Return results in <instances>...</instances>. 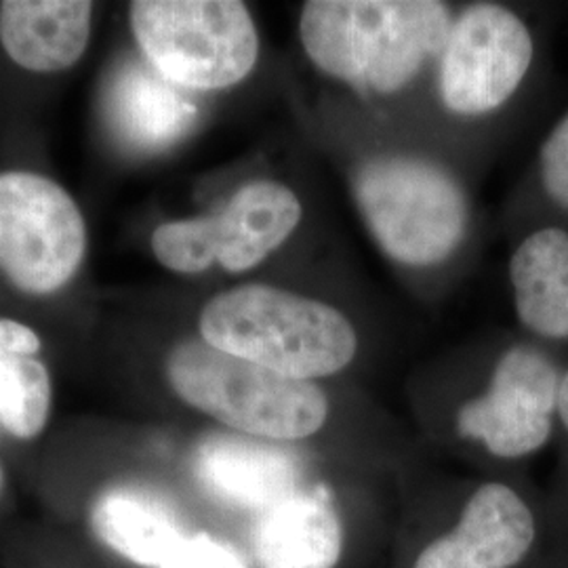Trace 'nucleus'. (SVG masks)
<instances>
[{"instance_id": "8", "label": "nucleus", "mask_w": 568, "mask_h": 568, "mask_svg": "<svg viewBox=\"0 0 568 568\" xmlns=\"http://www.w3.org/2000/svg\"><path fill=\"white\" fill-rule=\"evenodd\" d=\"M532 58V34L520 16L495 2L471 4L453 20L438 58L440 100L457 116H487L514 98Z\"/></svg>"}, {"instance_id": "6", "label": "nucleus", "mask_w": 568, "mask_h": 568, "mask_svg": "<svg viewBox=\"0 0 568 568\" xmlns=\"http://www.w3.org/2000/svg\"><path fill=\"white\" fill-rule=\"evenodd\" d=\"M304 206L281 182L246 183L220 213L159 225L152 253L171 272L201 274L213 265L243 274L265 262L297 230Z\"/></svg>"}, {"instance_id": "7", "label": "nucleus", "mask_w": 568, "mask_h": 568, "mask_svg": "<svg viewBox=\"0 0 568 568\" xmlns=\"http://www.w3.org/2000/svg\"><path fill=\"white\" fill-rule=\"evenodd\" d=\"M87 225L60 183L28 171L0 173V270L28 295L58 293L79 272Z\"/></svg>"}, {"instance_id": "19", "label": "nucleus", "mask_w": 568, "mask_h": 568, "mask_svg": "<svg viewBox=\"0 0 568 568\" xmlns=\"http://www.w3.org/2000/svg\"><path fill=\"white\" fill-rule=\"evenodd\" d=\"M539 178L549 201L568 211V112L541 143Z\"/></svg>"}, {"instance_id": "12", "label": "nucleus", "mask_w": 568, "mask_h": 568, "mask_svg": "<svg viewBox=\"0 0 568 568\" xmlns=\"http://www.w3.org/2000/svg\"><path fill=\"white\" fill-rule=\"evenodd\" d=\"M194 469L211 495L260 514L300 488L295 462L257 438L215 436L199 448Z\"/></svg>"}, {"instance_id": "9", "label": "nucleus", "mask_w": 568, "mask_h": 568, "mask_svg": "<svg viewBox=\"0 0 568 568\" xmlns=\"http://www.w3.org/2000/svg\"><path fill=\"white\" fill-rule=\"evenodd\" d=\"M562 373L546 352L511 345L483 394L457 413V432L497 459H525L548 445L558 415Z\"/></svg>"}, {"instance_id": "21", "label": "nucleus", "mask_w": 568, "mask_h": 568, "mask_svg": "<svg viewBox=\"0 0 568 568\" xmlns=\"http://www.w3.org/2000/svg\"><path fill=\"white\" fill-rule=\"evenodd\" d=\"M558 417L568 432V368L560 379V394H558Z\"/></svg>"}, {"instance_id": "18", "label": "nucleus", "mask_w": 568, "mask_h": 568, "mask_svg": "<svg viewBox=\"0 0 568 568\" xmlns=\"http://www.w3.org/2000/svg\"><path fill=\"white\" fill-rule=\"evenodd\" d=\"M161 568H248L243 556L211 535H185Z\"/></svg>"}, {"instance_id": "22", "label": "nucleus", "mask_w": 568, "mask_h": 568, "mask_svg": "<svg viewBox=\"0 0 568 568\" xmlns=\"http://www.w3.org/2000/svg\"><path fill=\"white\" fill-rule=\"evenodd\" d=\"M2 485H4V474H2V466H0V490H2Z\"/></svg>"}, {"instance_id": "16", "label": "nucleus", "mask_w": 568, "mask_h": 568, "mask_svg": "<svg viewBox=\"0 0 568 568\" xmlns=\"http://www.w3.org/2000/svg\"><path fill=\"white\" fill-rule=\"evenodd\" d=\"M108 116L122 142L154 150L182 135L194 116V105L150 63L126 61L110 84Z\"/></svg>"}, {"instance_id": "14", "label": "nucleus", "mask_w": 568, "mask_h": 568, "mask_svg": "<svg viewBox=\"0 0 568 568\" xmlns=\"http://www.w3.org/2000/svg\"><path fill=\"white\" fill-rule=\"evenodd\" d=\"M509 283L520 325L528 333L568 339V232L541 227L516 246L509 260Z\"/></svg>"}, {"instance_id": "11", "label": "nucleus", "mask_w": 568, "mask_h": 568, "mask_svg": "<svg viewBox=\"0 0 568 568\" xmlns=\"http://www.w3.org/2000/svg\"><path fill=\"white\" fill-rule=\"evenodd\" d=\"M253 556L260 568H335L345 548L344 518L325 488L300 487L257 514Z\"/></svg>"}, {"instance_id": "1", "label": "nucleus", "mask_w": 568, "mask_h": 568, "mask_svg": "<svg viewBox=\"0 0 568 568\" xmlns=\"http://www.w3.org/2000/svg\"><path fill=\"white\" fill-rule=\"evenodd\" d=\"M453 26L436 0H310L300 39L307 60L361 93L394 95L438 60Z\"/></svg>"}, {"instance_id": "15", "label": "nucleus", "mask_w": 568, "mask_h": 568, "mask_svg": "<svg viewBox=\"0 0 568 568\" xmlns=\"http://www.w3.org/2000/svg\"><path fill=\"white\" fill-rule=\"evenodd\" d=\"M91 525L103 546L143 568H161L187 535L173 508L138 487L102 493L91 509Z\"/></svg>"}, {"instance_id": "3", "label": "nucleus", "mask_w": 568, "mask_h": 568, "mask_svg": "<svg viewBox=\"0 0 568 568\" xmlns=\"http://www.w3.org/2000/svg\"><path fill=\"white\" fill-rule=\"evenodd\" d=\"M164 371L185 405L248 438L300 443L328 422L331 405L318 384L230 356L201 337L175 345Z\"/></svg>"}, {"instance_id": "17", "label": "nucleus", "mask_w": 568, "mask_h": 568, "mask_svg": "<svg viewBox=\"0 0 568 568\" xmlns=\"http://www.w3.org/2000/svg\"><path fill=\"white\" fill-rule=\"evenodd\" d=\"M51 413V377L37 358L0 345V424L21 440L37 438Z\"/></svg>"}, {"instance_id": "4", "label": "nucleus", "mask_w": 568, "mask_h": 568, "mask_svg": "<svg viewBox=\"0 0 568 568\" xmlns=\"http://www.w3.org/2000/svg\"><path fill=\"white\" fill-rule=\"evenodd\" d=\"M354 199L375 243L396 264H443L464 243L467 201L462 185L417 156H377L358 166Z\"/></svg>"}, {"instance_id": "10", "label": "nucleus", "mask_w": 568, "mask_h": 568, "mask_svg": "<svg viewBox=\"0 0 568 568\" xmlns=\"http://www.w3.org/2000/svg\"><path fill=\"white\" fill-rule=\"evenodd\" d=\"M537 520L527 501L504 483L476 488L457 525L429 541L413 568H516L535 546Z\"/></svg>"}, {"instance_id": "5", "label": "nucleus", "mask_w": 568, "mask_h": 568, "mask_svg": "<svg viewBox=\"0 0 568 568\" xmlns=\"http://www.w3.org/2000/svg\"><path fill=\"white\" fill-rule=\"evenodd\" d=\"M129 18L145 61L180 89L222 91L257 65V28L239 0H135Z\"/></svg>"}, {"instance_id": "2", "label": "nucleus", "mask_w": 568, "mask_h": 568, "mask_svg": "<svg viewBox=\"0 0 568 568\" xmlns=\"http://www.w3.org/2000/svg\"><path fill=\"white\" fill-rule=\"evenodd\" d=\"M199 331L215 349L314 384L339 375L358 354V333L342 310L270 284L217 293Z\"/></svg>"}, {"instance_id": "20", "label": "nucleus", "mask_w": 568, "mask_h": 568, "mask_svg": "<svg viewBox=\"0 0 568 568\" xmlns=\"http://www.w3.org/2000/svg\"><path fill=\"white\" fill-rule=\"evenodd\" d=\"M0 345L18 356L34 358L41 349V339L34 333V328L21 325L18 321L0 318Z\"/></svg>"}, {"instance_id": "13", "label": "nucleus", "mask_w": 568, "mask_h": 568, "mask_svg": "<svg viewBox=\"0 0 568 568\" xmlns=\"http://www.w3.org/2000/svg\"><path fill=\"white\" fill-rule=\"evenodd\" d=\"M93 2L87 0H4L0 42L28 72H61L81 60L91 39Z\"/></svg>"}]
</instances>
